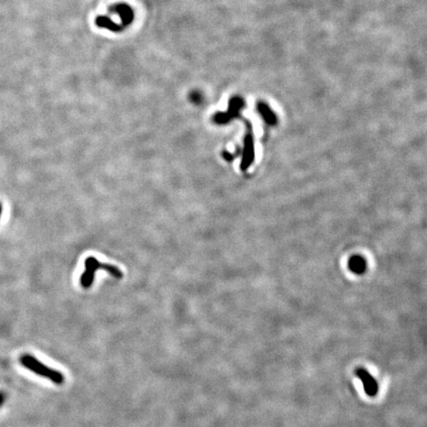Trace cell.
<instances>
[{
	"mask_svg": "<svg viewBox=\"0 0 427 427\" xmlns=\"http://www.w3.org/2000/svg\"><path fill=\"white\" fill-rule=\"evenodd\" d=\"M223 157H224V159H225L226 161H228V162H232V161H234V159H235V157H234L232 154L228 153V152H224V153H223Z\"/></svg>",
	"mask_w": 427,
	"mask_h": 427,
	"instance_id": "10",
	"label": "cell"
},
{
	"mask_svg": "<svg viewBox=\"0 0 427 427\" xmlns=\"http://www.w3.org/2000/svg\"><path fill=\"white\" fill-rule=\"evenodd\" d=\"M200 98H201L200 94H197V93H194V94H193V96H192V100H193L195 103H200Z\"/></svg>",
	"mask_w": 427,
	"mask_h": 427,
	"instance_id": "11",
	"label": "cell"
},
{
	"mask_svg": "<svg viewBox=\"0 0 427 427\" xmlns=\"http://www.w3.org/2000/svg\"><path fill=\"white\" fill-rule=\"evenodd\" d=\"M20 363L31 372L38 376L49 379L56 385H63L65 383V376L58 370L50 368L36 359L30 354H23L20 357Z\"/></svg>",
	"mask_w": 427,
	"mask_h": 427,
	"instance_id": "1",
	"label": "cell"
},
{
	"mask_svg": "<svg viewBox=\"0 0 427 427\" xmlns=\"http://www.w3.org/2000/svg\"><path fill=\"white\" fill-rule=\"evenodd\" d=\"M4 395L2 394V393H0V407L2 406V404H3V402H4Z\"/></svg>",
	"mask_w": 427,
	"mask_h": 427,
	"instance_id": "12",
	"label": "cell"
},
{
	"mask_svg": "<svg viewBox=\"0 0 427 427\" xmlns=\"http://www.w3.org/2000/svg\"><path fill=\"white\" fill-rule=\"evenodd\" d=\"M245 107V101L241 97H233L230 100L228 112L226 113H217L214 116V122L219 125H225L231 122L233 119L240 116L241 110Z\"/></svg>",
	"mask_w": 427,
	"mask_h": 427,
	"instance_id": "3",
	"label": "cell"
},
{
	"mask_svg": "<svg viewBox=\"0 0 427 427\" xmlns=\"http://www.w3.org/2000/svg\"><path fill=\"white\" fill-rule=\"evenodd\" d=\"M1 211H2V207H1V205H0V216H1Z\"/></svg>",
	"mask_w": 427,
	"mask_h": 427,
	"instance_id": "13",
	"label": "cell"
},
{
	"mask_svg": "<svg viewBox=\"0 0 427 427\" xmlns=\"http://www.w3.org/2000/svg\"><path fill=\"white\" fill-rule=\"evenodd\" d=\"M85 265V271L81 278V284L85 289H88L91 287L94 281L95 273L98 270H105L116 279H122L123 277V273L119 268L110 264L101 263L95 257L90 256L86 258Z\"/></svg>",
	"mask_w": 427,
	"mask_h": 427,
	"instance_id": "2",
	"label": "cell"
},
{
	"mask_svg": "<svg viewBox=\"0 0 427 427\" xmlns=\"http://www.w3.org/2000/svg\"><path fill=\"white\" fill-rule=\"evenodd\" d=\"M110 11L116 12L120 15L121 19H122V26L123 28L129 26L131 24V22L134 19V12L131 9L130 6L126 5V4H118V5H114L113 7L110 8Z\"/></svg>",
	"mask_w": 427,
	"mask_h": 427,
	"instance_id": "6",
	"label": "cell"
},
{
	"mask_svg": "<svg viewBox=\"0 0 427 427\" xmlns=\"http://www.w3.org/2000/svg\"><path fill=\"white\" fill-rule=\"evenodd\" d=\"M357 375L362 381L366 394L370 397H374L378 392V385L375 379L368 373V371L363 369H359L357 371Z\"/></svg>",
	"mask_w": 427,
	"mask_h": 427,
	"instance_id": "5",
	"label": "cell"
},
{
	"mask_svg": "<svg viewBox=\"0 0 427 427\" xmlns=\"http://www.w3.org/2000/svg\"><path fill=\"white\" fill-rule=\"evenodd\" d=\"M257 110L259 112V114L262 116L263 120L271 126L276 125L277 123V117L274 114V112L272 111V109L263 101H259L257 104Z\"/></svg>",
	"mask_w": 427,
	"mask_h": 427,
	"instance_id": "7",
	"label": "cell"
},
{
	"mask_svg": "<svg viewBox=\"0 0 427 427\" xmlns=\"http://www.w3.org/2000/svg\"><path fill=\"white\" fill-rule=\"evenodd\" d=\"M247 125H248V132L245 137V147H244L243 161H242L243 171H247L255 161V143H254L253 130L249 122H247Z\"/></svg>",
	"mask_w": 427,
	"mask_h": 427,
	"instance_id": "4",
	"label": "cell"
},
{
	"mask_svg": "<svg viewBox=\"0 0 427 427\" xmlns=\"http://www.w3.org/2000/svg\"><path fill=\"white\" fill-rule=\"evenodd\" d=\"M96 25L98 27H101V28H107L113 32H120L124 29L121 25L114 23L113 21H111V19H109L106 16L97 17L96 18Z\"/></svg>",
	"mask_w": 427,
	"mask_h": 427,
	"instance_id": "9",
	"label": "cell"
},
{
	"mask_svg": "<svg viewBox=\"0 0 427 427\" xmlns=\"http://www.w3.org/2000/svg\"><path fill=\"white\" fill-rule=\"evenodd\" d=\"M350 271H352L355 274H362L366 271L367 264L363 257L352 256L349 259L348 263Z\"/></svg>",
	"mask_w": 427,
	"mask_h": 427,
	"instance_id": "8",
	"label": "cell"
}]
</instances>
